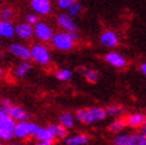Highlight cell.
Returning a JSON list of instances; mask_svg holds the SVG:
<instances>
[{
    "instance_id": "5b68a950",
    "label": "cell",
    "mask_w": 146,
    "mask_h": 145,
    "mask_svg": "<svg viewBox=\"0 0 146 145\" xmlns=\"http://www.w3.org/2000/svg\"><path fill=\"white\" fill-rule=\"evenodd\" d=\"M38 128V125L31 122L29 120H23V121H18L16 122L14 126V131H13V137L19 140H24L27 139L29 137H33L36 130Z\"/></svg>"
},
{
    "instance_id": "484cf974",
    "label": "cell",
    "mask_w": 146,
    "mask_h": 145,
    "mask_svg": "<svg viewBox=\"0 0 146 145\" xmlns=\"http://www.w3.org/2000/svg\"><path fill=\"white\" fill-rule=\"evenodd\" d=\"M83 75L86 77V80L90 83H96L99 81V72L96 70H93V69H86V71L83 72Z\"/></svg>"
},
{
    "instance_id": "f1b7e54d",
    "label": "cell",
    "mask_w": 146,
    "mask_h": 145,
    "mask_svg": "<svg viewBox=\"0 0 146 145\" xmlns=\"http://www.w3.org/2000/svg\"><path fill=\"white\" fill-rule=\"evenodd\" d=\"M74 1L75 0H57V6L60 7L61 10H67Z\"/></svg>"
},
{
    "instance_id": "cb8c5ba5",
    "label": "cell",
    "mask_w": 146,
    "mask_h": 145,
    "mask_svg": "<svg viewBox=\"0 0 146 145\" xmlns=\"http://www.w3.org/2000/svg\"><path fill=\"white\" fill-rule=\"evenodd\" d=\"M14 18V11L12 7L10 6H5L0 10V19H4V20H13Z\"/></svg>"
},
{
    "instance_id": "ba28073f",
    "label": "cell",
    "mask_w": 146,
    "mask_h": 145,
    "mask_svg": "<svg viewBox=\"0 0 146 145\" xmlns=\"http://www.w3.org/2000/svg\"><path fill=\"white\" fill-rule=\"evenodd\" d=\"M31 10L38 16H49L52 12L51 0H30Z\"/></svg>"
},
{
    "instance_id": "e0dca14e",
    "label": "cell",
    "mask_w": 146,
    "mask_h": 145,
    "mask_svg": "<svg viewBox=\"0 0 146 145\" xmlns=\"http://www.w3.org/2000/svg\"><path fill=\"white\" fill-rule=\"evenodd\" d=\"M125 120H126V124L129 127L138 128V127H141L145 125L146 119H145V115L141 113H133V114H129Z\"/></svg>"
},
{
    "instance_id": "3957f363",
    "label": "cell",
    "mask_w": 146,
    "mask_h": 145,
    "mask_svg": "<svg viewBox=\"0 0 146 145\" xmlns=\"http://www.w3.org/2000/svg\"><path fill=\"white\" fill-rule=\"evenodd\" d=\"M30 60L40 64L48 66L51 62V53L49 48L43 43H36L30 48Z\"/></svg>"
},
{
    "instance_id": "7c38bea8",
    "label": "cell",
    "mask_w": 146,
    "mask_h": 145,
    "mask_svg": "<svg viewBox=\"0 0 146 145\" xmlns=\"http://www.w3.org/2000/svg\"><path fill=\"white\" fill-rule=\"evenodd\" d=\"M100 42L104 47L114 49L119 44V36H118V33L112 31V30H107V31H104L101 33Z\"/></svg>"
},
{
    "instance_id": "e575fe53",
    "label": "cell",
    "mask_w": 146,
    "mask_h": 145,
    "mask_svg": "<svg viewBox=\"0 0 146 145\" xmlns=\"http://www.w3.org/2000/svg\"><path fill=\"white\" fill-rule=\"evenodd\" d=\"M0 145H4V140H1V139H0Z\"/></svg>"
},
{
    "instance_id": "9c48e42d",
    "label": "cell",
    "mask_w": 146,
    "mask_h": 145,
    "mask_svg": "<svg viewBox=\"0 0 146 145\" xmlns=\"http://www.w3.org/2000/svg\"><path fill=\"white\" fill-rule=\"evenodd\" d=\"M57 25L60 26L63 31L67 32H76L77 31V25L75 23L74 18L69 16L68 13H61L57 16Z\"/></svg>"
},
{
    "instance_id": "52a82bcc",
    "label": "cell",
    "mask_w": 146,
    "mask_h": 145,
    "mask_svg": "<svg viewBox=\"0 0 146 145\" xmlns=\"http://www.w3.org/2000/svg\"><path fill=\"white\" fill-rule=\"evenodd\" d=\"M114 145H146V137L143 133H123L115 137Z\"/></svg>"
},
{
    "instance_id": "d6986e66",
    "label": "cell",
    "mask_w": 146,
    "mask_h": 145,
    "mask_svg": "<svg viewBox=\"0 0 146 145\" xmlns=\"http://www.w3.org/2000/svg\"><path fill=\"white\" fill-rule=\"evenodd\" d=\"M31 69V63L29 61H21L19 62L16 68H14V74L17 77H24L29 74V71Z\"/></svg>"
},
{
    "instance_id": "d4e9b609",
    "label": "cell",
    "mask_w": 146,
    "mask_h": 145,
    "mask_svg": "<svg viewBox=\"0 0 146 145\" xmlns=\"http://www.w3.org/2000/svg\"><path fill=\"white\" fill-rule=\"evenodd\" d=\"M56 77L60 80V81H69L72 77V71L67 68L60 69L58 71H56Z\"/></svg>"
},
{
    "instance_id": "ac0fdd59",
    "label": "cell",
    "mask_w": 146,
    "mask_h": 145,
    "mask_svg": "<svg viewBox=\"0 0 146 145\" xmlns=\"http://www.w3.org/2000/svg\"><path fill=\"white\" fill-rule=\"evenodd\" d=\"M64 139L67 145H86L89 143V137L87 134H74Z\"/></svg>"
},
{
    "instance_id": "6da1fadb",
    "label": "cell",
    "mask_w": 146,
    "mask_h": 145,
    "mask_svg": "<svg viewBox=\"0 0 146 145\" xmlns=\"http://www.w3.org/2000/svg\"><path fill=\"white\" fill-rule=\"evenodd\" d=\"M77 41V33L76 32H67V31H61L54 33L51 43H52L54 48L61 51H69L75 47V42Z\"/></svg>"
},
{
    "instance_id": "2e32d148",
    "label": "cell",
    "mask_w": 146,
    "mask_h": 145,
    "mask_svg": "<svg viewBox=\"0 0 146 145\" xmlns=\"http://www.w3.org/2000/svg\"><path fill=\"white\" fill-rule=\"evenodd\" d=\"M33 137L38 142H45V143H49V144H52L54 140H55V137L52 136V133H51L49 127H39L38 126V128L36 130Z\"/></svg>"
},
{
    "instance_id": "4316f807",
    "label": "cell",
    "mask_w": 146,
    "mask_h": 145,
    "mask_svg": "<svg viewBox=\"0 0 146 145\" xmlns=\"http://www.w3.org/2000/svg\"><path fill=\"white\" fill-rule=\"evenodd\" d=\"M106 111L107 115H112V117H119V115L122 113V108L120 106H116V105H112V106H108Z\"/></svg>"
},
{
    "instance_id": "d6a6232c",
    "label": "cell",
    "mask_w": 146,
    "mask_h": 145,
    "mask_svg": "<svg viewBox=\"0 0 146 145\" xmlns=\"http://www.w3.org/2000/svg\"><path fill=\"white\" fill-rule=\"evenodd\" d=\"M36 145H51V144L45 143V142H37V144H36Z\"/></svg>"
},
{
    "instance_id": "44dd1931",
    "label": "cell",
    "mask_w": 146,
    "mask_h": 145,
    "mask_svg": "<svg viewBox=\"0 0 146 145\" xmlns=\"http://www.w3.org/2000/svg\"><path fill=\"white\" fill-rule=\"evenodd\" d=\"M60 124L67 130L72 128L75 125V117L71 113H63L60 117Z\"/></svg>"
},
{
    "instance_id": "8992f818",
    "label": "cell",
    "mask_w": 146,
    "mask_h": 145,
    "mask_svg": "<svg viewBox=\"0 0 146 145\" xmlns=\"http://www.w3.org/2000/svg\"><path fill=\"white\" fill-rule=\"evenodd\" d=\"M54 33H55L54 29L51 27V25L45 23V21L38 20L37 23L33 25V37H36L42 43L50 42L51 38H52Z\"/></svg>"
},
{
    "instance_id": "8fae6325",
    "label": "cell",
    "mask_w": 146,
    "mask_h": 145,
    "mask_svg": "<svg viewBox=\"0 0 146 145\" xmlns=\"http://www.w3.org/2000/svg\"><path fill=\"white\" fill-rule=\"evenodd\" d=\"M14 36H17L23 41H29L33 37V26L26 21L14 25Z\"/></svg>"
},
{
    "instance_id": "83f0119b",
    "label": "cell",
    "mask_w": 146,
    "mask_h": 145,
    "mask_svg": "<svg viewBox=\"0 0 146 145\" xmlns=\"http://www.w3.org/2000/svg\"><path fill=\"white\" fill-rule=\"evenodd\" d=\"M39 20V18H38V14H36L35 12L33 13H27L26 16H25V21L26 23H29L30 25H35L37 21Z\"/></svg>"
},
{
    "instance_id": "4fadbf2b",
    "label": "cell",
    "mask_w": 146,
    "mask_h": 145,
    "mask_svg": "<svg viewBox=\"0 0 146 145\" xmlns=\"http://www.w3.org/2000/svg\"><path fill=\"white\" fill-rule=\"evenodd\" d=\"M106 62L109 63L112 67H115V68H123L126 66V59L123 57L121 54L119 53H115V51H111L106 55Z\"/></svg>"
},
{
    "instance_id": "7a4b0ae2",
    "label": "cell",
    "mask_w": 146,
    "mask_h": 145,
    "mask_svg": "<svg viewBox=\"0 0 146 145\" xmlns=\"http://www.w3.org/2000/svg\"><path fill=\"white\" fill-rule=\"evenodd\" d=\"M76 120H78L80 122H83V124H94V122H98L104 120L107 114L106 111L101 107H92L88 110H78L75 114Z\"/></svg>"
},
{
    "instance_id": "f546056e",
    "label": "cell",
    "mask_w": 146,
    "mask_h": 145,
    "mask_svg": "<svg viewBox=\"0 0 146 145\" xmlns=\"http://www.w3.org/2000/svg\"><path fill=\"white\" fill-rule=\"evenodd\" d=\"M12 106V102L10 100H7V99H4L0 101V111H3V112H6L10 110V107Z\"/></svg>"
},
{
    "instance_id": "ffe728a7",
    "label": "cell",
    "mask_w": 146,
    "mask_h": 145,
    "mask_svg": "<svg viewBox=\"0 0 146 145\" xmlns=\"http://www.w3.org/2000/svg\"><path fill=\"white\" fill-rule=\"evenodd\" d=\"M49 130L52 133V136L55 137V139H64L65 137L68 136V130L63 127L61 124H54V125H50L49 126Z\"/></svg>"
},
{
    "instance_id": "5bb4252c",
    "label": "cell",
    "mask_w": 146,
    "mask_h": 145,
    "mask_svg": "<svg viewBox=\"0 0 146 145\" xmlns=\"http://www.w3.org/2000/svg\"><path fill=\"white\" fill-rule=\"evenodd\" d=\"M7 114L16 122L23 121V120H29V117H30V114H29L24 108H21L19 106H14V105H12L10 107V110L7 111Z\"/></svg>"
},
{
    "instance_id": "1f68e13d",
    "label": "cell",
    "mask_w": 146,
    "mask_h": 145,
    "mask_svg": "<svg viewBox=\"0 0 146 145\" xmlns=\"http://www.w3.org/2000/svg\"><path fill=\"white\" fill-rule=\"evenodd\" d=\"M7 145H24V144L20 143V142H9Z\"/></svg>"
},
{
    "instance_id": "603a6c76",
    "label": "cell",
    "mask_w": 146,
    "mask_h": 145,
    "mask_svg": "<svg viewBox=\"0 0 146 145\" xmlns=\"http://www.w3.org/2000/svg\"><path fill=\"white\" fill-rule=\"evenodd\" d=\"M82 10H83L82 9V5L78 3V0H75V1L67 9V13L69 14V16H71L72 18H74V17H77L78 14L82 12Z\"/></svg>"
},
{
    "instance_id": "4dcf8cb0",
    "label": "cell",
    "mask_w": 146,
    "mask_h": 145,
    "mask_svg": "<svg viewBox=\"0 0 146 145\" xmlns=\"http://www.w3.org/2000/svg\"><path fill=\"white\" fill-rule=\"evenodd\" d=\"M140 71L143 72L144 75H146V63H145V62H144V63L141 64V66H140Z\"/></svg>"
},
{
    "instance_id": "836d02e7",
    "label": "cell",
    "mask_w": 146,
    "mask_h": 145,
    "mask_svg": "<svg viewBox=\"0 0 146 145\" xmlns=\"http://www.w3.org/2000/svg\"><path fill=\"white\" fill-rule=\"evenodd\" d=\"M1 76H3V68L0 67V77H1Z\"/></svg>"
},
{
    "instance_id": "30bf717a",
    "label": "cell",
    "mask_w": 146,
    "mask_h": 145,
    "mask_svg": "<svg viewBox=\"0 0 146 145\" xmlns=\"http://www.w3.org/2000/svg\"><path fill=\"white\" fill-rule=\"evenodd\" d=\"M9 51L20 61H30V48L21 43H12Z\"/></svg>"
},
{
    "instance_id": "9a60e30c",
    "label": "cell",
    "mask_w": 146,
    "mask_h": 145,
    "mask_svg": "<svg viewBox=\"0 0 146 145\" xmlns=\"http://www.w3.org/2000/svg\"><path fill=\"white\" fill-rule=\"evenodd\" d=\"M0 37L11 39L14 37V24L11 20L0 19Z\"/></svg>"
},
{
    "instance_id": "277c9868",
    "label": "cell",
    "mask_w": 146,
    "mask_h": 145,
    "mask_svg": "<svg viewBox=\"0 0 146 145\" xmlns=\"http://www.w3.org/2000/svg\"><path fill=\"white\" fill-rule=\"evenodd\" d=\"M14 126H16V121L6 112L0 111V139L4 142H10L13 139Z\"/></svg>"
},
{
    "instance_id": "7402d4cb",
    "label": "cell",
    "mask_w": 146,
    "mask_h": 145,
    "mask_svg": "<svg viewBox=\"0 0 146 145\" xmlns=\"http://www.w3.org/2000/svg\"><path fill=\"white\" fill-rule=\"evenodd\" d=\"M127 124H126V120L125 119H122V118H118V119H115L111 125H109V131L113 132V133H119L121 131H123V130L126 128Z\"/></svg>"
}]
</instances>
